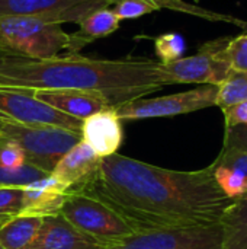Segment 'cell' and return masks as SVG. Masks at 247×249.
I'll list each match as a JSON object with an SVG mask.
<instances>
[{
	"instance_id": "obj_28",
	"label": "cell",
	"mask_w": 247,
	"mask_h": 249,
	"mask_svg": "<svg viewBox=\"0 0 247 249\" xmlns=\"http://www.w3.org/2000/svg\"><path fill=\"white\" fill-rule=\"evenodd\" d=\"M26 163L23 152L13 143H0V165L9 169L20 168Z\"/></svg>"
},
{
	"instance_id": "obj_14",
	"label": "cell",
	"mask_w": 247,
	"mask_h": 249,
	"mask_svg": "<svg viewBox=\"0 0 247 249\" xmlns=\"http://www.w3.org/2000/svg\"><path fill=\"white\" fill-rule=\"evenodd\" d=\"M68 188L48 175L23 188V209L20 214L48 217L60 213Z\"/></svg>"
},
{
	"instance_id": "obj_24",
	"label": "cell",
	"mask_w": 247,
	"mask_h": 249,
	"mask_svg": "<svg viewBox=\"0 0 247 249\" xmlns=\"http://www.w3.org/2000/svg\"><path fill=\"white\" fill-rule=\"evenodd\" d=\"M111 9L121 22L125 19H137L157 10L146 0H116Z\"/></svg>"
},
{
	"instance_id": "obj_2",
	"label": "cell",
	"mask_w": 247,
	"mask_h": 249,
	"mask_svg": "<svg viewBox=\"0 0 247 249\" xmlns=\"http://www.w3.org/2000/svg\"><path fill=\"white\" fill-rule=\"evenodd\" d=\"M0 86L25 90L76 89L100 93L111 107L144 98L166 86L160 61L105 60L79 53L29 60L7 55L0 61Z\"/></svg>"
},
{
	"instance_id": "obj_9",
	"label": "cell",
	"mask_w": 247,
	"mask_h": 249,
	"mask_svg": "<svg viewBox=\"0 0 247 249\" xmlns=\"http://www.w3.org/2000/svg\"><path fill=\"white\" fill-rule=\"evenodd\" d=\"M0 120L23 125H54L80 131L83 121L66 115L35 98L32 90L0 86Z\"/></svg>"
},
{
	"instance_id": "obj_23",
	"label": "cell",
	"mask_w": 247,
	"mask_h": 249,
	"mask_svg": "<svg viewBox=\"0 0 247 249\" xmlns=\"http://www.w3.org/2000/svg\"><path fill=\"white\" fill-rule=\"evenodd\" d=\"M226 57L233 71L247 73V32L230 38L226 48Z\"/></svg>"
},
{
	"instance_id": "obj_5",
	"label": "cell",
	"mask_w": 247,
	"mask_h": 249,
	"mask_svg": "<svg viewBox=\"0 0 247 249\" xmlns=\"http://www.w3.org/2000/svg\"><path fill=\"white\" fill-rule=\"evenodd\" d=\"M58 214L105 248L134 233L115 212L95 197L77 190H68Z\"/></svg>"
},
{
	"instance_id": "obj_21",
	"label": "cell",
	"mask_w": 247,
	"mask_h": 249,
	"mask_svg": "<svg viewBox=\"0 0 247 249\" xmlns=\"http://www.w3.org/2000/svg\"><path fill=\"white\" fill-rule=\"evenodd\" d=\"M49 174L25 163L20 168H15V169H9L4 168L3 165H0V187H19V188H25L28 185H31L35 181H39L45 177H48Z\"/></svg>"
},
{
	"instance_id": "obj_16",
	"label": "cell",
	"mask_w": 247,
	"mask_h": 249,
	"mask_svg": "<svg viewBox=\"0 0 247 249\" xmlns=\"http://www.w3.org/2000/svg\"><path fill=\"white\" fill-rule=\"evenodd\" d=\"M119 25L121 20L111 7L93 10L79 22V31L70 35V48L67 53H80L87 44L112 35L119 29Z\"/></svg>"
},
{
	"instance_id": "obj_6",
	"label": "cell",
	"mask_w": 247,
	"mask_h": 249,
	"mask_svg": "<svg viewBox=\"0 0 247 249\" xmlns=\"http://www.w3.org/2000/svg\"><path fill=\"white\" fill-rule=\"evenodd\" d=\"M230 36L205 42L198 53L182 57L167 64L160 63L162 74L167 85H213L220 86L231 73L226 57Z\"/></svg>"
},
{
	"instance_id": "obj_30",
	"label": "cell",
	"mask_w": 247,
	"mask_h": 249,
	"mask_svg": "<svg viewBox=\"0 0 247 249\" xmlns=\"http://www.w3.org/2000/svg\"><path fill=\"white\" fill-rule=\"evenodd\" d=\"M10 219V216H4V214H0V228Z\"/></svg>"
},
{
	"instance_id": "obj_11",
	"label": "cell",
	"mask_w": 247,
	"mask_h": 249,
	"mask_svg": "<svg viewBox=\"0 0 247 249\" xmlns=\"http://www.w3.org/2000/svg\"><path fill=\"white\" fill-rule=\"evenodd\" d=\"M82 142L86 143L98 156L108 158L118 152L122 143V121L114 107L102 109L82 124Z\"/></svg>"
},
{
	"instance_id": "obj_8",
	"label": "cell",
	"mask_w": 247,
	"mask_h": 249,
	"mask_svg": "<svg viewBox=\"0 0 247 249\" xmlns=\"http://www.w3.org/2000/svg\"><path fill=\"white\" fill-rule=\"evenodd\" d=\"M103 249H224L221 223L138 232Z\"/></svg>"
},
{
	"instance_id": "obj_7",
	"label": "cell",
	"mask_w": 247,
	"mask_h": 249,
	"mask_svg": "<svg viewBox=\"0 0 247 249\" xmlns=\"http://www.w3.org/2000/svg\"><path fill=\"white\" fill-rule=\"evenodd\" d=\"M218 86L202 85L197 89L159 98H140L116 107L121 121H137L148 118L175 117L215 107Z\"/></svg>"
},
{
	"instance_id": "obj_22",
	"label": "cell",
	"mask_w": 247,
	"mask_h": 249,
	"mask_svg": "<svg viewBox=\"0 0 247 249\" xmlns=\"http://www.w3.org/2000/svg\"><path fill=\"white\" fill-rule=\"evenodd\" d=\"M185 50H186L185 38L176 32H167L154 39V51L162 64H167L182 58Z\"/></svg>"
},
{
	"instance_id": "obj_15",
	"label": "cell",
	"mask_w": 247,
	"mask_h": 249,
	"mask_svg": "<svg viewBox=\"0 0 247 249\" xmlns=\"http://www.w3.org/2000/svg\"><path fill=\"white\" fill-rule=\"evenodd\" d=\"M102 158L86 143L80 142L70 149L49 174L68 190L89 179L99 168Z\"/></svg>"
},
{
	"instance_id": "obj_3",
	"label": "cell",
	"mask_w": 247,
	"mask_h": 249,
	"mask_svg": "<svg viewBox=\"0 0 247 249\" xmlns=\"http://www.w3.org/2000/svg\"><path fill=\"white\" fill-rule=\"evenodd\" d=\"M70 34L38 16H0V50L7 55L45 60L67 53Z\"/></svg>"
},
{
	"instance_id": "obj_12",
	"label": "cell",
	"mask_w": 247,
	"mask_h": 249,
	"mask_svg": "<svg viewBox=\"0 0 247 249\" xmlns=\"http://www.w3.org/2000/svg\"><path fill=\"white\" fill-rule=\"evenodd\" d=\"M32 92L39 101L80 121L89 118L90 115L102 109L111 108L108 99L100 93L95 92H84L76 89H39Z\"/></svg>"
},
{
	"instance_id": "obj_13",
	"label": "cell",
	"mask_w": 247,
	"mask_h": 249,
	"mask_svg": "<svg viewBox=\"0 0 247 249\" xmlns=\"http://www.w3.org/2000/svg\"><path fill=\"white\" fill-rule=\"evenodd\" d=\"M105 245L82 233L61 214L44 217L35 241L26 249H103Z\"/></svg>"
},
{
	"instance_id": "obj_18",
	"label": "cell",
	"mask_w": 247,
	"mask_h": 249,
	"mask_svg": "<svg viewBox=\"0 0 247 249\" xmlns=\"http://www.w3.org/2000/svg\"><path fill=\"white\" fill-rule=\"evenodd\" d=\"M224 249H247V193L233 201L221 219Z\"/></svg>"
},
{
	"instance_id": "obj_1",
	"label": "cell",
	"mask_w": 247,
	"mask_h": 249,
	"mask_svg": "<svg viewBox=\"0 0 247 249\" xmlns=\"http://www.w3.org/2000/svg\"><path fill=\"white\" fill-rule=\"evenodd\" d=\"M70 190L103 203L134 233L218 225L233 204L217 185L211 165L183 172L118 153L102 158L98 171Z\"/></svg>"
},
{
	"instance_id": "obj_33",
	"label": "cell",
	"mask_w": 247,
	"mask_h": 249,
	"mask_svg": "<svg viewBox=\"0 0 247 249\" xmlns=\"http://www.w3.org/2000/svg\"><path fill=\"white\" fill-rule=\"evenodd\" d=\"M0 249H4V248H3V247H1V245H0Z\"/></svg>"
},
{
	"instance_id": "obj_4",
	"label": "cell",
	"mask_w": 247,
	"mask_h": 249,
	"mask_svg": "<svg viewBox=\"0 0 247 249\" xmlns=\"http://www.w3.org/2000/svg\"><path fill=\"white\" fill-rule=\"evenodd\" d=\"M16 144L28 165L51 174L60 159L82 142V133L54 125H23L3 123L0 143Z\"/></svg>"
},
{
	"instance_id": "obj_25",
	"label": "cell",
	"mask_w": 247,
	"mask_h": 249,
	"mask_svg": "<svg viewBox=\"0 0 247 249\" xmlns=\"http://www.w3.org/2000/svg\"><path fill=\"white\" fill-rule=\"evenodd\" d=\"M23 209V188L0 187V214L19 216Z\"/></svg>"
},
{
	"instance_id": "obj_20",
	"label": "cell",
	"mask_w": 247,
	"mask_h": 249,
	"mask_svg": "<svg viewBox=\"0 0 247 249\" xmlns=\"http://www.w3.org/2000/svg\"><path fill=\"white\" fill-rule=\"evenodd\" d=\"M247 101V73L233 71L218 86L215 105L221 109Z\"/></svg>"
},
{
	"instance_id": "obj_19",
	"label": "cell",
	"mask_w": 247,
	"mask_h": 249,
	"mask_svg": "<svg viewBox=\"0 0 247 249\" xmlns=\"http://www.w3.org/2000/svg\"><path fill=\"white\" fill-rule=\"evenodd\" d=\"M147 3H150L151 6H154L157 10L162 9H167V10H173V12H179V13H185L189 16H195V18H201L210 22H224V23H231L234 26L242 28L245 32H247V20L239 19L236 16L227 15V13H220L215 10H210L205 7H201L198 4L185 1V0H146Z\"/></svg>"
},
{
	"instance_id": "obj_29",
	"label": "cell",
	"mask_w": 247,
	"mask_h": 249,
	"mask_svg": "<svg viewBox=\"0 0 247 249\" xmlns=\"http://www.w3.org/2000/svg\"><path fill=\"white\" fill-rule=\"evenodd\" d=\"M224 112V120H226V127L236 125V124H247V101L233 105L230 108L223 109Z\"/></svg>"
},
{
	"instance_id": "obj_27",
	"label": "cell",
	"mask_w": 247,
	"mask_h": 249,
	"mask_svg": "<svg viewBox=\"0 0 247 249\" xmlns=\"http://www.w3.org/2000/svg\"><path fill=\"white\" fill-rule=\"evenodd\" d=\"M223 149L247 152V124H236L226 127Z\"/></svg>"
},
{
	"instance_id": "obj_17",
	"label": "cell",
	"mask_w": 247,
	"mask_h": 249,
	"mask_svg": "<svg viewBox=\"0 0 247 249\" xmlns=\"http://www.w3.org/2000/svg\"><path fill=\"white\" fill-rule=\"evenodd\" d=\"M44 217L13 216L0 228V245L4 249H26L36 238Z\"/></svg>"
},
{
	"instance_id": "obj_10",
	"label": "cell",
	"mask_w": 247,
	"mask_h": 249,
	"mask_svg": "<svg viewBox=\"0 0 247 249\" xmlns=\"http://www.w3.org/2000/svg\"><path fill=\"white\" fill-rule=\"evenodd\" d=\"M116 0H0V16H38L63 23H79L84 16Z\"/></svg>"
},
{
	"instance_id": "obj_32",
	"label": "cell",
	"mask_w": 247,
	"mask_h": 249,
	"mask_svg": "<svg viewBox=\"0 0 247 249\" xmlns=\"http://www.w3.org/2000/svg\"><path fill=\"white\" fill-rule=\"evenodd\" d=\"M3 123H4V121H3V120H0V133H1V127H3Z\"/></svg>"
},
{
	"instance_id": "obj_26",
	"label": "cell",
	"mask_w": 247,
	"mask_h": 249,
	"mask_svg": "<svg viewBox=\"0 0 247 249\" xmlns=\"http://www.w3.org/2000/svg\"><path fill=\"white\" fill-rule=\"evenodd\" d=\"M215 165L233 169L247 178V152L234 150V149H223L220 156L214 160Z\"/></svg>"
},
{
	"instance_id": "obj_31",
	"label": "cell",
	"mask_w": 247,
	"mask_h": 249,
	"mask_svg": "<svg viewBox=\"0 0 247 249\" xmlns=\"http://www.w3.org/2000/svg\"><path fill=\"white\" fill-rule=\"evenodd\" d=\"M4 57H7V54H6V53H3V51L0 50V61H3V58H4Z\"/></svg>"
}]
</instances>
